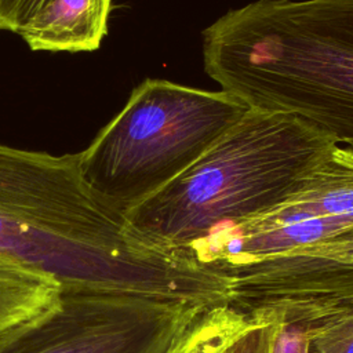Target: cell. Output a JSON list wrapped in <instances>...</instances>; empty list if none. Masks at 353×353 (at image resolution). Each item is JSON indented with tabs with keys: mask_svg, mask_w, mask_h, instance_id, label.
Listing matches in <instances>:
<instances>
[{
	"mask_svg": "<svg viewBox=\"0 0 353 353\" xmlns=\"http://www.w3.org/2000/svg\"><path fill=\"white\" fill-rule=\"evenodd\" d=\"M279 321L266 320L245 332L226 353H272Z\"/></svg>",
	"mask_w": 353,
	"mask_h": 353,
	"instance_id": "30bf717a",
	"label": "cell"
},
{
	"mask_svg": "<svg viewBox=\"0 0 353 353\" xmlns=\"http://www.w3.org/2000/svg\"><path fill=\"white\" fill-rule=\"evenodd\" d=\"M112 0H47L21 37L34 51H94L108 30Z\"/></svg>",
	"mask_w": 353,
	"mask_h": 353,
	"instance_id": "8992f818",
	"label": "cell"
},
{
	"mask_svg": "<svg viewBox=\"0 0 353 353\" xmlns=\"http://www.w3.org/2000/svg\"><path fill=\"white\" fill-rule=\"evenodd\" d=\"M266 319L251 316L229 303L208 309L167 353H226L245 332Z\"/></svg>",
	"mask_w": 353,
	"mask_h": 353,
	"instance_id": "52a82bcc",
	"label": "cell"
},
{
	"mask_svg": "<svg viewBox=\"0 0 353 353\" xmlns=\"http://www.w3.org/2000/svg\"><path fill=\"white\" fill-rule=\"evenodd\" d=\"M207 310L185 302L65 291L57 314L0 343V353H167Z\"/></svg>",
	"mask_w": 353,
	"mask_h": 353,
	"instance_id": "5b68a950",
	"label": "cell"
},
{
	"mask_svg": "<svg viewBox=\"0 0 353 353\" xmlns=\"http://www.w3.org/2000/svg\"><path fill=\"white\" fill-rule=\"evenodd\" d=\"M205 73L247 106L353 149V0H256L203 30Z\"/></svg>",
	"mask_w": 353,
	"mask_h": 353,
	"instance_id": "7a4b0ae2",
	"label": "cell"
},
{
	"mask_svg": "<svg viewBox=\"0 0 353 353\" xmlns=\"http://www.w3.org/2000/svg\"><path fill=\"white\" fill-rule=\"evenodd\" d=\"M336 143L305 120L250 108L216 143L124 215L143 237L188 250L295 194Z\"/></svg>",
	"mask_w": 353,
	"mask_h": 353,
	"instance_id": "3957f363",
	"label": "cell"
},
{
	"mask_svg": "<svg viewBox=\"0 0 353 353\" xmlns=\"http://www.w3.org/2000/svg\"><path fill=\"white\" fill-rule=\"evenodd\" d=\"M0 254L54 276L66 292L197 302L207 273L154 243L84 182L79 153L0 143Z\"/></svg>",
	"mask_w": 353,
	"mask_h": 353,
	"instance_id": "6da1fadb",
	"label": "cell"
},
{
	"mask_svg": "<svg viewBox=\"0 0 353 353\" xmlns=\"http://www.w3.org/2000/svg\"><path fill=\"white\" fill-rule=\"evenodd\" d=\"M47 0H0V30L17 34L29 26Z\"/></svg>",
	"mask_w": 353,
	"mask_h": 353,
	"instance_id": "9c48e42d",
	"label": "cell"
},
{
	"mask_svg": "<svg viewBox=\"0 0 353 353\" xmlns=\"http://www.w3.org/2000/svg\"><path fill=\"white\" fill-rule=\"evenodd\" d=\"M272 353H310L307 328L299 324L279 323Z\"/></svg>",
	"mask_w": 353,
	"mask_h": 353,
	"instance_id": "8fae6325",
	"label": "cell"
},
{
	"mask_svg": "<svg viewBox=\"0 0 353 353\" xmlns=\"http://www.w3.org/2000/svg\"><path fill=\"white\" fill-rule=\"evenodd\" d=\"M310 353H353V310L307 328Z\"/></svg>",
	"mask_w": 353,
	"mask_h": 353,
	"instance_id": "ba28073f",
	"label": "cell"
},
{
	"mask_svg": "<svg viewBox=\"0 0 353 353\" xmlns=\"http://www.w3.org/2000/svg\"><path fill=\"white\" fill-rule=\"evenodd\" d=\"M248 109L223 90L146 79L79 153L80 174L97 196L125 212L186 171Z\"/></svg>",
	"mask_w": 353,
	"mask_h": 353,
	"instance_id": "277c9868",
	"label": "cell"
}]
</instances>
